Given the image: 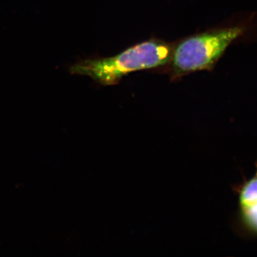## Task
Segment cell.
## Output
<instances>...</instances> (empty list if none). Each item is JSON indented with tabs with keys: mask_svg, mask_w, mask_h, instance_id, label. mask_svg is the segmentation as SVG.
<instances>
[{
	"mask_svg": "<svg viewBox=\"0 0 257 257\" xmlns=\"http://www.w3.org/2000/svg\"><path fill=\"white\" fill-rule=\"evenodd\" d=\"M173 45L159 39H150L113 57L81 61L70 67V72L87 76L101 85H115L132 72L165 69L170 62Z\"/></svg>",
	"mask_w": 257,
	"mask_h": 257,
	"instance_id": "6da1fadb",
	"label": "cell"
},
{
	"mask_svg": "<svg viewBox=\"0 0 257 257\" xmlns=\"http://www.w3.org/2000/svg\"><path fill=\"white\" fill-rule=\"evenodd\" d=\"M244 28L229 27L196 34L174 44L166 70L172 80L214 68L228 47L243 35Z\"/></svg>",
	"mask_w": 257,
	"mask_h": 257,
	"instance_id": "7a4b0ae2",
	"label": "cell"
},
{
	"mask_svg": "<svg viewBox=\"0 0 257 257\" xmlns=\"http://www.w3.org/2000/svg\"><path fill=\"white\" fill-rule=\"evenodd\" d=\"M257 202V174L245 184L240 194L241 207Z\"/></svg>",
	"mask_w": 257,
	"mask_h": 257,
	"instance_id": "3957f363",
	"label": "cell"
},
{
	"mask_svg": "<svg viewBox=\"0 0 257 257\" xmlns=\"http://www.w3.org/2000/svg\"><path fill=\"white\" fill-rule=\"evenodd\" d=\"M241 207L245 222L250 228L257 231V202Z\"/></svg>",
	"mask_w": 257,
	"mask_h": 257,
	"instance_id": "277c9868",
	"label": "cell"
}]
</instances>
